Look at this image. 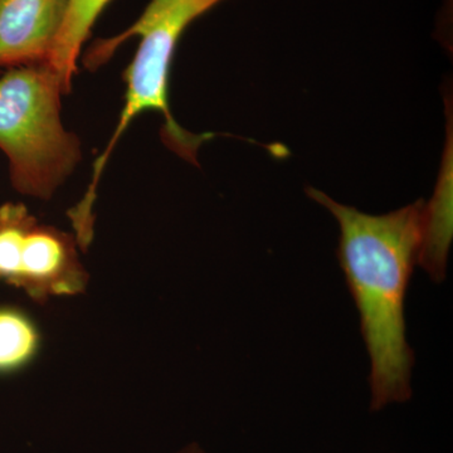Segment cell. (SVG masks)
I'll return each mask as SVG.
<instances>
[{"label":"cell","instance_id":"obj_8","mask_svg":"<svg viewBox=\"0 0 453 453\" xmlns=\"http://www.w3.org/2000/svg\"><path fill=\"white\" fill-rule=\"evenodd\" d=\"M177 453H205L203 451L202 447L199 445H196V443H192V445H188L184 447V449H181L180 451H178Z\"/></svg>","mask_w":453,"mask_h":453},{"label":"cell","instance_id":"obj_5","mask_svg":"<svg viewBox=\"0 0 453 453\" xmlns=\"http://www.w3.org/2000/svg\"><path fill=\"white\" fill-rule=\"evenodd\" d=\"M68 0H0V68L47 64Z\"/></svg>","mask_w":453,"mask_h":453},{"label":"cell","instance_id":"obj_4","mask_svg":"<svg viewBox=\"0 0 453 453\" xmlns=\"http://www.w3.org/2000/svg\"><path fill=\"white\" fill-rule=\"evenodd\" d=\"M77 247L74 234L42 223L23 203L0 205V283L35 303L86 291L88 273Z\"/></svg>","mask_w":453,"mask_h":453},{"label":"cell","instance_id":"obj_3","mask_svg":"<svg viewBox=\"0 0 453 453\" xmlns=\"http://www.w3.org/2000/svg\"><path fill=\"white\" fill-rule=\"evenodd\" d=\"M64 82L47 64L0 77V150L19 195L50 201L82 160L81 140L61 118Z\"/></svg>","mask_w":453,"mask_h":453},{"label":"cell","instance_id":"obj_7","mask_svg":"<svg viewBox=\"0 0 453 453\" xmlns=\"http://www.w3.org/2000/svg\"><path fill=\"white\" fill-rule=\"evenodd\" d=\"M41 342L40 330L31 316L12 306H0V374L31 365Z\"/></svg>","mask_w":453,"mask_h":453},{"label":"cell","instance_id":"obj_6","mask_svg":"<svg viewBox=\"0 0 453 453\" xmlns=\"http://www.w3.org/2000/svg\"><path fill=\"white\" fill-rule=\"evenodd\" d=\"M110 0H68L64 26L47 65L61 77L65 94L73 89L83 43Z\"/></svg>","mask_w":453,"mask_h":453},{"label":"cell","instance_id":"obj_1","mask_svg":"<svg viewBox=\"0 0 453 453\" xmlns=\"http://www.w3.org/2000/svg\"><path fill=\"white\" fill-rule=\"evenodd\" d=\"M312 201L338 220V257L356 301L371 359L372 411L412 395V348L405 336L404 303L425 235L426 202L372 216L308 188Z\"/></svg>","mask_w":453,"mask_h":453},{"label":"cell","instance_id":"obj_2","mask_svg":"<svg viewBox=\"0 0 453 453\" xmlns=\"http://www.w3.org/2000/svg\"><path fill=\"white\" fill-rule=\"evenodd\" d=\"M223 0H151L144 13L129 29L115 37L97 41L83 57V65L88 70H97L111 58L113 52L125 41L134 35L140 37L138 50L124 73L127 92L118 125L105 150L94 164L85 196L67 213L73 223L74 237L81 249H88L94 241V207L101 175L119 140L140 113L159 112L164 119V144L181 159L196 165H198L199 148L208 140L216 138V134L196 135L183 129L170 112L168 92L170 68L181 35L196 18Z\"/></svg>","mask_w":453,"mask_h":453}]
</instances>
